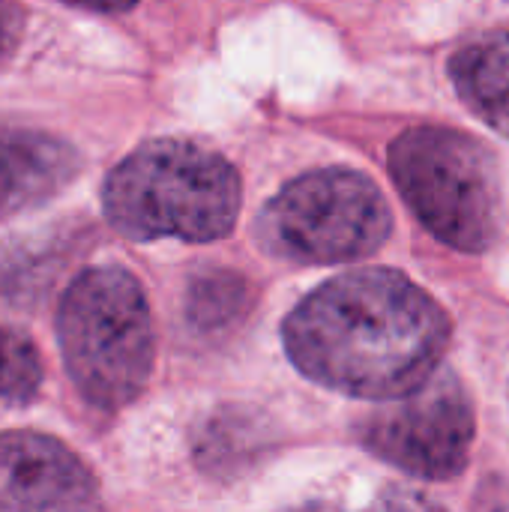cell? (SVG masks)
Returning <instances> with one entry per match:
<instances>
[{"instance_id":"1","label":"cell","mask_w":509,"mask_h":512,"mask_svg":"<svg viewBox=\"0 0 509 512\" xmlns=\"http://www.w3.org/2000/svg\"><path fill=\"white\" fill-rule=\"evenodd\" d=\"M450 345L444 309L393 270L324 282L285 318L291 363L321 387L393 402L438 375Z\"/></svg>"},{"instance_id":"2","label":"cell","mask_w":509,"mask_h":512,"mask_svg":"<svg viewBox=\"0 0 509 512\" xmlns=\"http://www.w3.org/2000/svg\"><path fill=\"white\" fill-rule=\"evenodd\" d=\"M102 204L108 222L132 240L210 243L237 222L240 177L228 159L201 144L159 138L108 174Z\"/></svg>"},{"instance_id":"3","label":"cell","mask_w":509,"mask_h":512,"mask_svg":"<svg viewBox=\"0 0 509 512\" xmlns=\"http://www.w3.org/2000/svg\"><path fill=\"white\" fill-rule=\"evenodd\" d=\"M57 336L78 393L105 411L141 396L153 372V318L138 279L120 267L84 270L63 294Z\"/></svg>"},{"instance_id":"4","label":"cell","mask_w":509,"mask_h":512,"mask_svg":"<svg viewBox=\"0 0 509 512\" xmlns=\"http://www.w3.org/2000/svg\"><path fill=\"white\" fill-rule=\"evenodd\" d=\"M393 180L417 219L462 252L498 237V165L468 132L417 126L390 147Z\"/></svg>"},{"instance_id":"5","label":"cell","mask_w":509,"mask_h":512,"mask_svg":"<svg viewBox=\"0 0 509 512\" xmlns=\"http://www.w3.org/2000/svg\"><path fill=\"white\" fill-rule=\"evenodd\" d=\"M264 243L300 264L357 261L381 249L393 219L381 189L348 168L291 180L261 216Z\"/></svg>"},{"instance_id":"6","label":"cell","mask_w":509,"mask_h":512,"mask_svg":"<svg viewBox=\"0 0 509 512\" xmlns=\"http://www.w3.org/2000/svg\"><path fill=\"white\" fill-rule=\"evenodd\" d=\"M360 441L405 474L453 480L468 465L474 408L462 381L438 372L420 390L372 411L360 423Z\"/></svg>"},{"instance_id":"7","label":"cell","mask_w":509,"mask_h":512,"mask_svg":"<svg viewBox=\"0 0 509 512\" xmlns=\"http://www.w3.org/2000/svg\"><path fill=\"white\" fill-rule=\"evenodd\" d=\"M0 512H105L87 465L57 438L0 435Z\"/></svg>"},{"instance_id":"8","label":"cell","mask_w":509,"mask_h":512,"mask_svg":"<svg viewBox=\"0 0 509 512\" xmlns=\"http://www.w3.org/2000/svg\"><path fill=\"white\" fill-rule=\"evenodd\" d=\"M78 165V153L51 132L0 120V219L54 198Z\"/></svg>"},{"instance_id":"9","label":"cell","mask_w":509,"mask_h":512,"mask_svg":"<svg viewBox=\"0 0 509 512\" xmlns=\"http://www.w3.org/2000/svg\"><path fill=\"white\" fill-rule=\"evenodd\" d=\"M450 75L465 105L509 135V33H489L459 48L450 60Z\"/></svg>"},{"instance_id":"10","label":"cell","mask_w":509,"mask_h":512,"mask_svg":"<svg viewBox=\"0 0 509 512\" xmlns=\"http://www.w3.org/2000/svg\"><path fill=\"white\" fill-rule=\"evenodd\" d=\"M189 318L204 330H216L240 315L243 282L228 273H210L192 282L189 288Z\"/></svg>"},{"instance_id":"11","label":"cell","mask_w":509,"mask_h":512,"mask_svg":"<svg viewBox=\"0 0 509 512\" xmlns=\"http://www.w3.org/2000/svg\"><path fill=\"white\" fill-rule=\"evenodd\" d=\"M39 384L42 363L36 348L24 336L0 327V399L27 402L36 396Z\"/></svg>"},{"instance_id":"12","label":"cell","mask_w":509,"mask_h":512,"mask_svg":"<svg viewBox=\"0 0 509 512\" xmlns=\"http://www.w3.org/2000/svg\"><path fill=\"white\" fill-rule=\"evenodd\" d=\"M369 512H444V507L414 489H387L375 498Z\"/></svg>"},{"instance_id":"13","label":"cell","mask_w":509,"mask_h":512,"mask_svg":"<svg viewBox=\"0 0 509 512\" xmlns=\"http://www.w3.org/2000/svg\"><path fill=\"white\" fill-rule=\"evenodd\" d=\"M21 30H24V9L15 3H0V60H6L18 48Z\"/></svg>"},{"instance_id":"14","label":"cell","mask_w":509,"mask_h":512,"mask_svg":"<svg viewBox=\"0 0 509 512\" xmlns=\"http://www.w3.org/2000/svg\"><path fill=\"white\" fill-rule=\"evenodd\" d=\"M474 512H509V480L489 477L474 495Z\"/></svg>"},{"instance_id":"15","label":"cell","mask_w":509,"mask_h":512,"mask_svg":"<svg viewBox=\"0 0 509 512\" xmlns=\"http://www.w3.org/2000/svg\"><path fill=\"white\" fill-rule=\"evenodd\" d=\"M294 512H339L336 507H327V504H309V507H300Z\"/></svg>"}]
</instances>
